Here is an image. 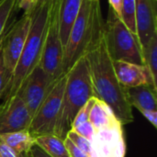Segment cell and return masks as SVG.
Returning a JSON list of instances; mask_svg holds the SVG:
<instances>
[{
	"label": "cell",
	"instance_id": "cell-27",
	"mask_svg": "<svg viewBox=\"0 0 157 157\" xmlns=\"http://www.w3.org/2000/svg\"><path fill=\"white\" fill-rule=\"evenodd\" d=\"M40 0H19L17 8L23 10L25 14H31L39 5Z\"/></svg>",
	"mask_w": 157,
	"mask_h": 157
},
{
	"label": "cell",
	"instance_id": "cell-34",
	"mask_svg": "<svg viewBox=\"0 0 157 157\" xmlns=\"http://www.w3.org/2000/svg\"><path fill=\"white\" fill-rule=\"evenodd\" d=\"M89 1H93L94 2V1H99V0H89Z\"/></svg>",
	"mask_w": 157,
	"mask_h": 157
},
{
	"label": "cell",
	"instance_id": "cell-23",
	"mask_svg": "<svg viewBox=\"0 0 157 157\" xmlns=\"http://www.w3.org/2000/svg\"><path fill=\"white\" fill-rule=\"evenodd\" d=\"M66 137L69 138L75 146H77L81 151H83L87 156L89 157L90 155V143L85 139L84 137H82L81 135H79L77 132H75L73 130H70L67 134Z\"/></svg>",
	"mask_w": 157,
	"mask_h": 157
},
{
	"label": "cell",
	"instance_id": "cell-22",
	"mask_svg": "<svg viewBox=\"0 0 157 157\" xmlns=\"http://www.w3.org/2000/svg\"><path fill=\"white\" fill-rule=\"evenodd\" d=\"M95 99H96V98H94V97L92 98H90L86 102V104L78 111V113L76 114V116H75V120H74V121L72 123L71 130L75 129L78 125H80V124H82V123H84V122H86V121H87L89 120L90 110L92 109V106L94 105Z\"/></svg>",
	"mask_w": 157,
	"mask_h": 157
},
{
	"label": "cell",
	"instance_id": "cell-35",
	"mask_svg": "<svg viewBox=\"0 0 157 157\" xmlns=\"http://www.w3.org/2000/svg\"><path fill=\"white\" fill-rule=\"evenodd\" d=\"M1 1H2V0H1ZM1 1H0V2H1Z\"/></svg>",
	"mask_w": 157,
	"mask_h": 157
},
{
	"label": "cell",
	"instance_id": "cell-28",
	"mask_svg": "<svg viewBox=\"0 0 157 157\" xmlns=\"http://www.w3.org/2000/svg\"><path fill=\"white\" fill-rule=\"evenodd\" d=\"M140 112L154 126V128L157 129V111L155 110H141Z\"/></svg>",
	"mask_w": 157,
	"mask_h": 157
},
{
	"label": "cell",
	"instance_id": "cell-15",
	"mask_svg": "<svg viewBox=\"0 0 157 157\" xmlns=\"http://www.w3.org/2000/svg\"><path fill=\"white\" fill-rule=\"evenodd\" d=\"M83 0H59V32L63 48Z\"/></svg>",
	"mask_w": 157,
	"mask_h": 157
},
{
	"label": "cell",
	"instance_id": "cell-33",
	"mask_svg": "<svg viewBox=\"0 0 157 157\" xmlns=\"http://www.w3.org/2000/svg\"><path fill=\"white\" fill-rule=\"evenodd\" d=\"M6 32V31H5ZM5 32L2 34V36L0 37V48H1V46H2V43H3V39H4V35H5Z\"/></svg>",
	"mask_w": 157,
	"mask_h": 157
},
{
	"label": "cell",
	"instance_id": "cell-4",
	"mask_svg": "<svg viewBox=\"0 0 157 157\" xmlns=\"http://www.w3.org/2000/svg\"><path fill=\"white\" fill-rule=\"evenodd\" d=\"M50 6L39 3L31 13L30 26L23 51L13 72L10 82L0 99H6L16 95L24 81L39 64L43 48Z\"/></svg>",
	"mask_w": 157,
	"mask_h": 157
},
{
	"label": "cell",
	"instance_id": "cell-19",
	"mask_svg": "<svg viewBox=\"0 0 157 157\" xmlns=\"http://www.w3.org/2000/svg\"><path fill=\"white\" fill-rule=\"evenodd\" d=\"M143 56L144 65L149 70L154 81L156 82L157 78V34H155L143 48Z\"/></svg>",
	"mask_w": 157,
	"mask_h": 157
},
{
	"label": "cell",
	"instance_id": "cell-24",
	"mask_svg": "<svg viewBox=\"0 0 157 157\" xmlns=\"http://www.w3.org/2000/svg\"><path fill=\"white\" fill-rule=\"evenodd\" d=\"M10 78L11 77L8 75L6 65H5V63H4V58H3V53H2V46H1V48H0V98L6 89V87L10 82Z\"/></svg>",
	"mask_w": 157,
	"mask_h": 157
},
{
	"label": "cell",
	"instance_id": "cell-20",
	"mask_svg": "<svg viewBox=\"0 0 157 157\" xmlns=\"http://www.w3.org/2000/svg\"><path fill=\"white\" fill-rule=\"evenodd\" d=\"M121 19L132 33L137 35L136 1L135 0H122Z\"/></svg>",
	"mask_w": 157,
	"mask_h": 157
},
{
	"label": "cell",
	"instance_id": "cell-11",
	"mask_svg": "<svg viewBox=\"0 0 157 157\" xmlns=\"http://www.w3.org/2000/svg\"><path fill=\"white\" fill-rule=\"evenodd\" d=\"M31 120L32 117L18 92L0 105V134L29 130Z\"/></svg>",
	"mask_w": 157,
	"mask_h": 157
},
{
	"label": "cell",
	"instance_id": "cell-3",
	"mask_svg": "<svg viewBox=\"0 0 157 157\" xmlns=\"http://www.w3.org/2000/svg\"><path fill=\"white\" fill-rule=\"evenodd\" d=\"M94 97L86 56H82L66 73V82L54 135L66 137L78 111Z\"/></svg>",
	"mask_w": 157,
	"mask_h": 157
},
{
	"label": "cell",
	"instance_id": "cell-21",
	"mask_svg": "<svg viewBox=\"0 0 157 157\" xmlns=\"http://www.w3.org/2000/svg\"><path fill=\"white\" fill-rule=\"evenodd\" d=\"M19 0H2L0 2V37L10 25V20L17 9Z\"/></svg>",
	"mask_w": 157,
	"mask_h": 157
},
{
	"label": "cell",
	"instance_id": "cell-25",
	"mask_svg": "<svg viewBox=\"0 0 157 157\" xmlns=\"http://www.w3.org/2000/svg\"><path fill=\"white\" fill-rule=\"evenodd\" d=\"M72 130L75 131V132H77L79 135H81L85 139H86L89 143L92 141L93 136L95 134V129L89 121L78 125L77 127H75V129H72Z\"/></svg>",
	"mask_w": 157,
	"mask_h": 157
},
{
	"label": "cell",
	"instance_id": "cell-17",
	"mask_svg": "<svg viewBox=\"0 0 157 157\" xmlns=\"http://www.w3.org/2000/svg\"><path fill=\"white\" fill-rule=\"evenodd\" d=\"M88 121L91 122L95 130L108 127L120 121L112 112L111 109L98 98L95 99L94 105L92 106Z\"/></svg>",
	"mask_w": 157,
	"mask_h": 157
},
{
	"label": "cell",
	"instance_id": "cell-26",
	"mask_svg": "<svg viewBox=\"0 0 157 157\" xmlns=\"http://www.w3.org/2000/svg\"><path fill=\"white\" fill-rule=\"evenodd\" d=\"M66 150L69 154L70 157H88L83 151H81L77 146L74 144V143L67 137L63 139Z\"/></svg>",
	"mask_w": 157,
	"mask_h": 157
},
{
	"label": "cell",
	"instance_id": "cell-36",
	"mask_svg": "<svg viewBox=\"0 0 157 157\" xmlns=\"http://www.w3.org/2000/svg\"><path fill=\"white\" fill-rule=\"evenodd\" d=\"M0 1H1V0H0Z\"/></svg>",
	"mask_w": 157,
	"mask_h": 157
},
{
	"label": "cell",
	"instance_id": "cell-16",
	"mask_svg": "<svg viewBox=\"0 0 157 157\" xmlns=\"http://www.w3.org/2000/svg\"><path fill=\"white\" fill-rule=\"evenodd\" d=\"M0 141L12 149L18 157H30L35 138L28 130L0 134Z\"/></svg>",
	"mask_w": 157,
	"mask_h": 157
},
{
	"label": "cell",
	"instance_id": "cell-7",
	"mask_svg": "<svg viewBox=\"0 0 157 157\" xmlns=\"http://www.w3.org/2000/svg\"><path fill=\"white\" fill-rule=\"evenodd\" d=\"M65 82L66 74L60 76L54 82L41 105L32 117L28 131L34 138L40 135L54 134V128L61 109Z\"/></svg>",
	"mask_w": 157,
	"mask_h": 157
},
{
	"label": "cell",
	"instance_id": "cell-13",
	"mask_svg": "<svg viewBox=\"0 0 157 157\" xmlns=\"http://www.w3.org/2000/svg\"><path fill=\"white\" fill-rule=\"evenodd\" d=\"M113 67L119 82L125 88L151 85L157 89V83L154 81L145 65L124 61H113Z\"/></svg>",
	"mask_w": 157,
	"mask_h": 157
},
{
	"label": "cell",
	"instance_id": "cell-30",
	"mask_svg": "<svg viewBox=\"0 0 157 157\" xmlns=\"http://www.w3.org/2000/svg\"><path fill=\"white\" fill-rule=\"evenodd\" d=\"M109 6L112 8V10L118 15V17L121 18V6H122V0H109Z\"/></svg>",
	"mask_w": 157,
	"mask_h": 157
},
{
	"label": "cell",
	"instance_id": "cell-29",
	"mask_svg": "<svg viewBox=\"0 0 157 157\" xmlns=\"http://www.w3.org/2000/svg\"><path fill=\"white\" fill-rule=\"evenodd\" d=\"M0 157H18L16 153L0 141Z\"/></svg>",
	"mask_w": 157,
	"mask_h": 157
},
{
	"label": "cell",
	"instance_id": "cell-18",
	"mask_svg": "<svg viewBox=\"0 0 157 157\" xmlns=\"http://www.w3.org/2000/svg\"><path fill=\"white\" fill-rule=\"evenodd\" d=\"M35 144L51 157H70L63 139L54 134L40 135L35 138Z\"/></svg>",
	"mask_w": 157,
	"mask_h": 157
},
{
	"label": "cell",
	"instance_id": "cell-32",
	"mask_svg": "<svg viewBox=\"0 0 157 157\" xmlns=\"http://www.w3.org/2000/svg\"><path fill=\"white\" fill-rule=\"evenodd\" d=\"M56 1H58V0H40V2H39V3L45 4V5H47V6H52V4H54Z\"/></svg>",
	"mask_w": 157,
	"mask_h": 157
},
{
	"label": "cell",
	"instance_id": "cell-1",
	"mask_svg": "<svg viewBox=\"0 0 157 157\" xmlns=\"http://www.w3.org/2000/svg\"><path fill=\"white\" fill-rule=\"evenodd\" d=\"M85 56L87 61L94 98L107 104L122 125L132 123L134 120L126 88L119 82L113 61L108 52L102 34L90 45Z\"/></svg>",
	"mask_w": 157,
	"mask_h": 157
},
{
	"label": "cell",
	"instance_id": "cell-12",
	"mask_svg": "<svg viewBox=\"0 0 157 157\" xmlns=\"http://www.w3.org/2000/svg\"><path fill=\"white\" fill-rule=\"evenodd\" d=\"M135 1L137 38L143 50L157 34V0Z\"/></svg>",
	"mask_w": 157,
	"mask_h": 157
},
{
	"label": "cell",
	"instance_id": "cell-8",
	"mask_svg": "<svg viewBox=\"0 0 157 157\" xmlns=\"http://www.w3.org/2000/svg\"><path fill=\"white\" fill-rule=\"evenodd\" d=\"M30 17L31 14L23 13L20 18L11 23L5 32L2 53L6 68L10 77H12L27 40L30 26Z\"/></svg>",
	"mask_w": 157,
	"mask_h": 157
},
{
	"label": "cell",
	"instance_id": "cell-5",
	"mask_svg": "<svg viewBox=\"0 0 157 157\" xmlns=\"http://www.w3.org/2000/svg\"><path fill=\"white\" fill-rule=\"evenodd\" d=\"M104 39L112 61L144 65L143 50L137 35L125 26L110 6L104 23Z\"/></svg>",
	"mask_w": 157,
	"mask_h": 157
},
{
	"label": "cell",
	"instance_id": "cell-2",
	"mask_svg": "<svg viewBox=\"0 0 157 157\" xmlns=\"http://www.w3.org/2000/svg\"><path fill=\"white\" fill-rule=\"evenodd\" d=\"M104 23L100 2L83 0L64 46L63 75L85 55L90 45L102 34Z\"/></svg>",
	"mask_w": 157,
	"mask_h": 157
},
{
	"label": "cell",
	"instance_id": "cell-6",
	"mask_svg": "<svg viewBox=\"0 0 157 157\" xmlns=\"http://www.w3.org/2000/svg\"><path fill=\"white\" fill-rule=\"evenodd\" d=\"M64 48L59 32V0L49 8L47 29L41 52L40 67L53 80H57L63 74V60Z\"/></svg>",
	"mask_w": 157,
	"mask_h": 157
},
{
	"label": "cell",
	"instance_id": "cell-31",
	"mask_svg": "<svg viewBox=\"0 0 157 157\" xmlns=\"http://www.w3.org/2000/svg\"><path fill=\"white\" fill-rule=\"evenodd\" d=\"M30 157H51L48 155L37 144H34L30 150Z\"/></svg>",
	"mask_w": 157,
	"mask_h": 157
},
{
	"label": "cell",
	"instance_id": "cell-14",
	"mask_svg": "<svg viewBox=\"0 0 157 157\" xmlns=\"http://www.w3.org/2000/svg\"><path fill=\"white\" fill-rule=\"evenodd\" d=\"M157 89L151 85L126 88L128 100L132 107L141 110L157 111Z\"/></svg>",
	"mask_w": 157,
	"mask_h": 157
},
{
	"label": "cell",
	"instance_id": "cell-10",
	"mask_svg": "<svg viewBox=\"0 0 157 157\" xmlns=\"http://www.w3.org/2000/svg\"><path fill=\"white\" fill-rule=\"evenodd\" d=\"M55 81L56 80H53L46 74L39 64L24 81L18 93L21 95L31 117L35 115Z\"/></svg>",
	"mask_w": 157,
	"mask_h": 157
},
{
	"label": "cell",
	"instance_id": "cell-9",
	"mask_svg": "<svg viewBox=\"0 0 157 157\" xmlns=\"http://www.w3.org/2000/svg\"><path fill=\"white\" fill-rule=\"evenodd\" d=\"M122 124L116 123L95 130L89 157H125L126 143Z\"/></svg>",
	"mask_w": 157,
	"mask_h": 157
}]
</instances>
